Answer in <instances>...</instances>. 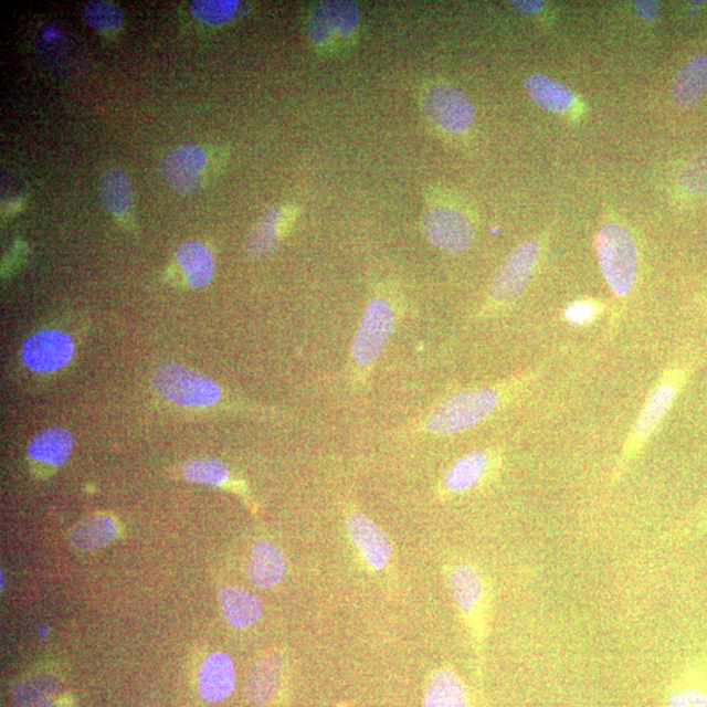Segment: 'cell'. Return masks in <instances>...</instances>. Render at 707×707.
<instances>
[{
    "label": "cell",
    "instance_id": "obj_5",
    "mask_svg": "<svg viewBox=\"0 0 707 707\" xmlns=\"http://www.w3.org/2000/svg\"><path fill=\"white\" fill-rule=\"evenodd\" d=\"M595 242L599 265L608 286L619 298H625L639 273V251L631 232L618 223H606L598 231Z\"/></svg>",
    "mask_w": 707,
    "mask_h": 707
},
{
    "label": "cell",
    "instance_id": "obj_1",
    "mask_svg": "<svg viewBox=\"0 0 707 707\" xmlns=\"http://www.w3.org/2000/svg\"><path fill=\"white\" fill-rule=\"evenodd\" d=\"M399 321L400 307L391 296L378 294L367 304L352 338L346 367V378L356 391L362 392L369 386L374 367L383 356Z\"/></svg>",
    "mask_w": 707,
    "mask_h": 707
},
{
    "label": "cell",
    "instance_id": "obj_15",
    "mask_svg": "<svg viewBox=\"0 0 707 707\" xmlns=\"http://www.w3.org/2000/svg\"><path fill=\"white\" fill-rule=\"evenodd\" d=\"M666 707H707V659L698 657L672 685Z\"/></svg>",
    "mask_w": 707,
    "mask_h": 707
},
{
    "label": "cell",
    "instance_id": "obj_24",
    "mask_svg": "<svg viewBox=\"0 0 707 707\" xmlns=\"http://www.w3.org/2000/svg\"><path fill=\"white\" fill-rule=\"evenodd\" d=\"M176 261L187 282L194 288L207 287L215 274V263L212 254L201 243L187 242L176 251Z\"/></svg>",
    "mask_w": 707,
    "mask_h": 707
},
{
    "label": "cell",
    "instance_id": "obj_12",
    "mask_svg": "<svg viewBox=\"0 0 707 707\" xmlns=\"http://www.w3.org/2000/svg\"><path fill=\"white\" fill-rule=\"evenodd\" d=\"M208 165V155L198 145H182L172 148L161 161V172L177 193L192 194L202 181Z\"/></svg>",
    "mask_w": 707,
    "mask_h": 707
},
{
    "label": "cell",
    "instance_id": "obj_33",
    "mask_svg": "<svg viewBox=\"0 0 707 707\" xmlns=\"http://www.w3.org/2000/svg\"><path fill=\"white\" fill-rule=\"evenodd\" d=\"M599 309L595 303L578 300L571 303L564 310L566 321L572 325H587L595 320Z\"/></svg>",
    "mask_w": 707,
    "mask_h": 707
},
{
    "label": "cell",
    "instance_id": "obj_28",
    "mask_svg": "<svg viewBox=\"0 0 707 707\" xmlns=\"http://www.w3.org/2000/svg\"><path fill=\"white\" fill-rule=\"evenodd\" d=\"M83 19L97 32L115 33L124 24V11L115 3L94 0L84 6Z\"/></svg>",
    "mask_w": 707,
    "mask_h": 707
},
{
    "label": "cell",
    "instance_id": "obj_13",
    "mask_svg": "<svg viewBox=\"0 0 707 707\" xmlns=\"http://www.w3.org/2000/svg\"><path fill=\"white\" fill-rule=\"evenodd\" d=\"M498 456L489 450H476L456 460L443 477V490L463 495L486 483L498 468Z\"/></svg>",
    "mask_w": 707,
    "mask_h": 707
},
{
    "label": "cell",
    "instance_id": "obj_4",
    "mask_svg": "<svg viewBox=\"0 0 707 707\" xmlns=\"http://www.w3.org/2000/svg\"><path fill=\"white\" fill-rule=\"evenodd\" d=\"M684 381V373L680 370L671 371L662 378L652 393L643 405L639 420H636L631 435H629L624 449L621 451L619 462L614 466L612 473V483L616 484L618 481L624 476L629 466L645 449L650 437L653 436L657 426L667 415L672 405L677 398L678 391H680Z\"/></svg>",
    "mask_w": 707,
    "mask_h": 707
},
{
    "label": "cell",
    "instance_id": "obj_16",
    "mask_svg": "<svg viewBox=\"0 0 707 707\" xmlns=\"http://www.w3.org/2000/svg\"><path fill=\"white\" fill-rule=\"evenodd\" d=\"M74 437L67 430L51 428L34 436L28 445V457L40 468L56 469L65 464L73 451Z\"/></svg>",
    "mask_w": 707,
    "mask_h": 707
},
{
    "label": "cell",
    "instance_id": "obj_17",
    "mask_svg": "<svg viewBox=\"0 0 707 707\" xmlns=\"http://www.w3.org/2000/svg\"><path fill=\"white\" fill-rule=\"evenodd\" d=\"M707 92V55L693 56L678 71L671 86L672 101L682 109H692Z\"/></svg>",
    "mask_w": 707,
    "mask_h": 707
},
{
    "label": "cell",
    "instance_id": "obj_10",
    "mask_svg": "<svg viewBox=\"0 0 707 707\" xmlns=\"http://www.w3.org/2000/svg\"><path fill=\"white\" fill-rule=\"evenodd\" d=\"M359 23V9L351 2H323L314 7L308 35L317 48H331L351 38Z\"/></svg>",
    "mask_w": 707,
    "mask_h": 707
},
{
    "label": "cell",
    "instance_id": "obj_26",
    "mask_svg": "<svg viewBox=\"0 0 707 707\" xmlns=\"http://www.w3.org/2000/svg\"><path fill=\"white\" fill-rule=\"evenodd\" d=\"M118 527L108 515L92 516L77 525L70 534V541L77 550L104 548L116 539Z\"/></svg>",
    "mask_w": 707,
    "mask_h": 707
},
{
    "label": "cell",
    "instance_id": "obj_35",
    "mask_svg": "<svg viewBox=\"0 0 707 707\" xmlns=\"http://www.w3.org/2000/svg\"><path fill=\"white\" fill-rule=\"evenodd\" d=\"M635 11L640 13V17L646 21H653L659 13V3L653 2V0H639L634 3Z\"/></svg>",
    "mask_w": 707,
    "mask_h": 707
},
{
    "label": "cell",
    "instance_id": "obj_36",
    "mask_svg": "<svg viewBox=\"0 0 707 707\" xmlns=\"http://www.w3.org/2000/svg\"><path fill=\"white\" fill-rule=\"evenodd\" d=\"M38 707H54L53 704L51 703H42L41 705H39Z\"/></svg>",
    "mask_w": 707,
    "mask_h": 707
},
{
    "label": "cell",
    "instance_id": "obj_21",
    "mask_svg": "<svg viewBox=\"0 0 707 707\" xmlns=\"http://www.w3.org/2000/svg\"><path fill=\"white\" fill-rule=\"evenodd\" d=\"M282 678V659L277 654H266L253 664L247 674L245 692L253 704L265 705L277 695Z\"/></svg>",
    "mask_w": 707,
    "mask_h": 707
},
{
    "label": "cell",
    "instance_id": "obj_23",
    "mask_svg": "<svg viewBox=\"0 0 707 707\" xmlns=\"http://www.w3.org/2000/svg\"><path fill=\"white\" fill-rule=\"evenodd\" d=\"M219 600H221L225 620L238 629L256 624L263 614L261 600L252 592L239 589V587H224L219 591Z\"/></svg>",
    "mask_w": 707,
    "mask_h": 707
},
{
    "label": "cell",
    "instance_id": "obj_14",
    "mask_svg": "<svg viewBox=\"0 0 707 707\" xmlns=\"http://www.w3.org/2000/svg\"><path fill=\"white\" fill-rule=\"evenodd\" d=\"M346 529L354 546L371 569L381 571L392 560L391 540L377 523L362 513L351 511L346 518Z\"/></svg>",
    "mask_w": 707,
    "mask_h": 707
},
{
    "label": "cell",
    "instance_id": "obj_31",
    "mask_svg": "<svg viewBox=\"0 0 707 707\" xmlns=\"http://www.w3.org/2000/svg\"><path fill=\"white\" fill-rule=\"evenodd\" d=\"M239 3L235 0H196L193 15L209 25H222L235 17Z\"/></svg>",
    "mask_w": 707,
    "mask_h": 707
},
{
    "label": "cell",
    "instance_id": "obj_30",
    "mask_svg": "<svg viewBox=\"0 0 707 707\" xmlns=\"http://www.w3.org/2000/svg\"><path fill=\"white\" fill-rule=\"evenodd\" d=\"M59 688L60 683L55 677L46 675L35 676L30 678V680L19 684L15 693H13V697H15V701L19 705H32L51 698Z\"/></svg>",
    "mask_w": 707,
    "mask_h": 707
},
{
    "label": "cell",
    "instance_id": "obj_25",
    "mask_svg": "<svg viewBox=\"0 0 707 707\" xmlns=\"http://www.w3.org/2000/svg\"><path fill=\"white\" fill-rule=\"evenodd\" d=\"M525 86L529 97L540 108L551 113L568 110L576 102L574 92L546 75L528 76Z\"/></svg>",
    "mask_w": 707,
    "mask_h": 707
},
{
    "label": "cell",
    "instance_id": "obj_8",
    "mask_svg": "<svg viewBox=\"0 0 707 707\" xmlns=\"http://www.w3.org/2000/svg\"><path fill=\"white\" fill-rule=\"evenodd\" d=\"M424 115L441 130L462 134L475 123V108L463 91L450 84H431L423 91Z\"/></svg>",
    "mask_w": 707,
    "mask_h": 707
},
{
    "label": "cell",
    "instance_id": "obj_32",
    "mask_svg": "<svg viewBox=\"0 0 707 707\" xmlns=\"http://www.w3.org/2000/svg\"><path fill=\"white\" fill-rule=\"evenodd\" d=\"M683 186L692 192H706L707 190V155H698L690 161L683 175Z\"/></svg>",
    "mask_w": 707,
    "mask_h": 707
},
{
    "label": "cell",
    "instance_id": "obj_9",
    "mask_svg": "<svg viewBox=\"0 0 707 707\" xmlns=\"http://www.w3.org/2000/svg\"><path fill=\"white\" fill-rule=\"evenodd\" d=\"M422 230L431 245L447 253L464 252L475 240L471 219L450 207H433L424 211Z\"/></svg>",
    "mask_w": 707,
    "mask_h": 707
},
{
    "label": "cell",
    "instance_id": "obj_3",
    "mask_svg": "<svg viewBox=\"0 0 707 707\" xmlns=\"http://www.w3.org/2000/svg\"><path fill=\"white\" fill-rule=\"evenodd\" d=\"M449 585L477 657H483L492 614V587L477 564L460 560L450 566Z\"/></svg>",
    "mask_w": 707,
    "mask_h": 707
},
{
    "label": "cell",
    "instance_id": "obj_34",
    "mask_svg": "<svg viewBox=\"0 0 707 707\" xmlns=\"http://www.w3.org/2000/svg\"><path fill=\"white\" fill-rule=\"evenodd\" d=\"M510 4L515 10L525 13V15H536V13L546 9L547 6L542 0H520V2H518V0H514Z\"/></svg>",
    "mask_w": 707,
    "mask_h": 707
},
{
    "label": "cell",
    "instance_id": "obj_6",
    "mask_svg": "<svg viewBox=\"0 0 707 707\" xmlns=\"http://www.w3.org/2000/svg\"><path fill=\"white\" fill-rule=\"evenodd\" d=\"M151 381L155 392L179 407L209 408L218 404L223 394L215 381L176 363L160 366Z\"/></svg>",
    "mask_w": 707,
    "mask_h": 707
},
{
    "label": "cell",
    "instance_id": "obj_29",
    "mask_svg": "<svg viewBox=\"0 0 707 707\" xmlns=\"http://www.w3.org/2000/svg\"><path fill=\"white\" fill-rule=\"evenodd\" d=\"M183 476L196 484L223 486L229 483V466L215 458L193 460L183 465Z\"/></svg>",
    "mask_w": 707,
    "mask_h": 707
},
{
    "label": "cell",
    "instance_id": "obj_2",
    "mask_svg": "<svg viewBox=\"0 0 707 707\" xmlns=\"http://www.w3.org/2000/svg\"><path fill=\"white\" fill-rule=\"evenodd\" d=\"M519 381L465 389L450 395L424 416L419 429L431 435H452L477 426L497 412Z\"/></svg>",
    "mask_w": 707,
    "mask_h": 707
},
{
    "label": "cell",
    "instance_id": "obj_18",
    "mask_svg": "<svg viewBox=\"0 0 707 707\" xmlns=\"http://www.w3.org/2000/svg\"><path fill=\"white\" fill-rule=\"evenodd\" d=\"M286 574V561L282 550L272 541H260L253 547L247 561V577L260 590H271Z\"/></svg>",
    "mask_w": 707,
    "mask_h": 707
},
{
    "label": "cell",
    "instance_id": "obj_11",
    "mask_svg": "<svg viewBox=\"0 0 707 707\" xmlns=\"http://www.w3.org/2000/svg\"><path fill=\"white\" fill-rule=\"evenodd\" d=\"M73 339L61 330L46 329L27 338L21 360L33 372L51 373L66 367L74 357Z\"/></svg>",
    "mask_w": 707,
    "mask_h": 707
},
{
    "label": "cell",
    "instance_id": "obj_20",
    "mask_svg": "<svg viewBox=\"0 0 707 707\" xmlns=\"http://www.w3.org/2000/svg\"><path fill=\"white\" fill-rule=\"evenodd\" d=\"M423 707H471L462 677L450 667L435 671L424 693Z\"/></svg>",
    "mask_w": 707,
    "mask_h": 707
},
{
    "label": "cell",
    "instance_id": "obj_7",
    "mask_svg": "<svg viewBox=\"0 0 707 707\" xmlns=\"http://www.w3.org/2000/svg\"><path fill=\"white\" fill-rule=\"evenodd\" d=\"M540 243L530 240L519 245L494 275L483 316H492L520 298L539 263Z\"/></svg>",
    "mask_w": 707,
    "mask_h": 707
},
{
    "label": "cell",
    "instance_id": "obj_27",
    "mask_svg": "<svg viewBox=\"0 0 707 707\" xmlns=\"http://www.w3.org/2000/svg\"><path fill=\"white\" fill-rule=\"evenodd\" d=\"M101 194L105 208L112 214L124 215L133 207V186L123 169H110L105 172L101 181Z\"/></svg>",
    "mask_w": 707,
    "mask_h": 707
},
{
    "label": "cell",
    "instance_id": "obj_19",
    "mask_svg": "<svg viewBox=\"0 0 707 707\" xmlns=\"http://www.w3.org/2000/svg\"><path fill=\"white\" fill-rule=\"evenodd\" d=\"M235 688V667L228 654L215 653L204 661L200 672V693L208 703H221Z\"/></svg>",
    "mask_w": 707,
    "mask_h": 707
},
{
    "label": "cell",
    "instance_id": "obj_22",
    "mask_svg": "<svg viewBox=\"0 0 707 707\" xmlns=\"http://www.w3.org/2000/svg\"><path fill=\"white\" fill-rule=\"evenodd\" d=\"M285 211L281 208H267L260 221L246 238V252L256 260L271 257L277 251L285 225Z\"/></svg>",
    "mask_w": 707,
    "mask_h": 707
}]
</instances>
